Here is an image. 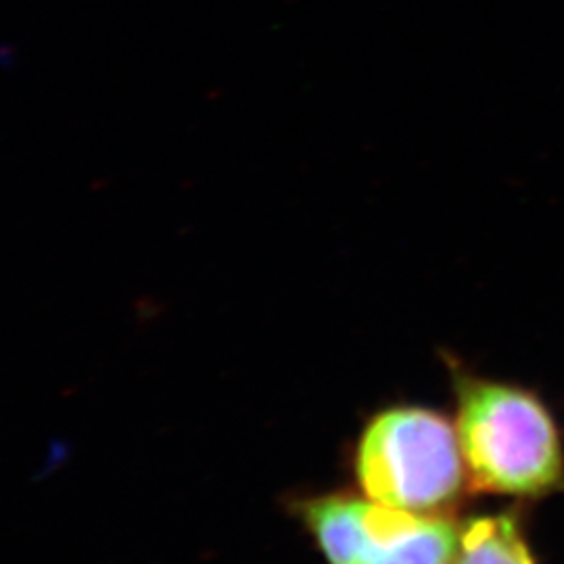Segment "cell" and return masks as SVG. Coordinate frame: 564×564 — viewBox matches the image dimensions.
Instances as JSON below:
<instances>
[{
	"mask_svg": "<svg viewBox=\"0 0 564 564\" xmlns=\"http://www.w3.org/2000/svg\"><path fill=\"white\" fill-rule=\"evenodd\" d=\"M452 564H535L512 517H484L464 527Z\"/></svg>",
	"mask_w": 564,
	"mask_h": 564,
	"instance_id": "cell-4",
	"label": "cell"
},
{
	"mask_svg": "<svg viewBox=\"0 0 564 564\" xmlns=\"http://www.w3.org/2000/svg\"><path fill=\"white\" fill-rule=\"evenodd\" d=\"M458 440L475 485L508 496H540L563 479V449L544 403L510 384H458Z\"/></svg>",
	"mask_w": 564,
	"mask_h": 564,
	"instance_id": "cell-1",
	"label": "cell"
},
{
	"mask_svg": "<svg viewBox=\"0 0 564 564\" xmlns=\"http://www.w3.org/2000/svg\"><path fill=\"white\" fill-rule=\"evenodd\" d=\"M330 564H452L456 524L351 496H318L293 508Z\"/></svg>",
	"mask_w": 564,
	"mask_h": 564,
	"instance_id": "cell-3",
	"label": "cell"
},
{
	"mask_svg": "<svg viewBox=\"0 0 564 564\" xmlns=\"http://www.w3.org/2000/svg\"><path fill=\"white\" fill-rule=\"evenodd\" d=\"M464 466L458 433L424 408L375 416L356 454V475L370 500L423 514L458 496Z\"/></svg>",
	"mask_w": 564,
	"mask_h": 564,
	"instance_id": "cell-2",
	"label": "cell"
}]
</instances>
